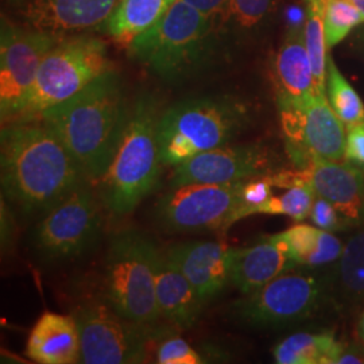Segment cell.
I'll list each match as a JSON object with an SVG mask.
<instances>
[{
    "mask_svg": "<svg viewBox=\"0 0 364 364\" xmlns=\"http://www.w3.org/2000/svg\"><path fill=\"white\" fill-rule=\"evenodd\" d=\"M0 180L6 197L27 215H43L90 181L75 156L41 120H14L0 134Z\"/></svg>",
    "mask_w": 364,
    "mask_h": 364,
    "instance_id": "cell-1",
    "label": "cell"
},
{
    "mask_svg": "<svg viewBox=\"0 0 364 364\" xmlns=\"http://www.w3.org/2000/svg\"><path fill=\"white\" fill-rule=\"evenodd\" d=\"M129 105L114 69L37 119L58 136L88 180L100 181L117 153Z\"/></svg>",
    "mask_w": 364,
    "mask_h": 364,
    "instance_id": "cell-2",
    "label": "cell"
},
{
    "mask_svg": "<svg viewBox=\"0 0 364 364\" xmlns=\"http://www.w3.org/2000/svg\"><path fill=\"white\" fill-rule=\"evenodd\" d=\"M159 100L142 93L129 105L117 153L100 178V198L115 216L129 215L156 188L161 171Z\"/></svg>",
    "mask_w": 364,
    "mask_h": 364,
    "instance_id": "cell-3",
    "label": "cell"
},
{
    "mask_svg": "<svg viewBox=\"0 0 364 364\" xmlns=\"http://www.w3.org/2000/svg\"><path fill=\"white\" fill-rule=\"evenodd\" d=\"M216 28L204 14L176 0L156 25L131 41L129 54L158 77L177 82L210 63Z\"/></svg>",
    "mask_w": 364,
    "mask_h": 364,
    "instance_id": "cell-4",
    "label": "cell"
},
{
    "mask_svg": "<svg viewBox=\"0 0 364 364\" xmlns=\"http://www.w3.org/2000/svg\"><path fill=\"white\" fill-rule=\"evenodd\" d=\"M246 122V108L230 97H196L162 112L158 129L162 165L228 144Z\"/></svg>",
    "mask_w": 364,
    "mask_h": 364,
    "instance_id": "cell-5",
    "label": "cell"
},
{
    "mask_svg": "<svg viewBox=\"0 0 364 364\" xmlns=\"http://www.w3.org/2000/svg\"><path fill=\"white\" fill-rule=\"evenodd\" d=\"M109 69L112 66L102 39L90 34L61 37L43 58L25 105L11 122L37 119Z\"/></svg>",
    "mask_w": 364,
    "mask_h": 364,
    "instance_id": "cell-6",
    "label": "cell"
},
{
    "mask_svg": "<svg viewBox=\"0 0 364 364\" xmlns=\"http://www.w3.org/2000/svg\"><path fill=\"white\" fill-rule=\"evenodd\" d=\"M158 247L146 235L123 231L115 235L105 258L107 302L123 317L153 324L161 317L156 293Z\"/></svg>",
    "mask_w": 364,
    "mask_h": 364,
    "instance_id": "cell-7",
    "label": "cell"
},
{
    "mask_svg": "<svg viewBox=\"0 0 364 364\" xmlns=\"http://www.w3.org/2000/svg\"><path fill=\"white\" fill-rule=\"evenodd\" d=\"M80 333V363H144L156 333L142 324L123 317L108 304L91 301L73 314Z\"/></svg>",
    "mask_w": 364,
    "mask_h": 364,
    "instance_id": "cell-8",
    "label": "cell"
},
{
    "mask_svg": "<svg viewBox=\"0 0 364 364\" xmlns=\"http://www.w3.org/2000/svg\"><path fill=\"white\" fill-rule=\"evenodd\" d=\"M245 182L170 186L156 204V223L168 232L225 231L237 221Z\"/></svg>",
    "mask_w": 364,
    "mask_h": 364,
    "instance_id": "cell-9",
    "label": "cell"
},
{
    "mask_svg": "<svg viewBox=\"0 0 364 364\" xmlns=\"http://www.w3.org/2000/svg\"><path fill=\"white\" fill-rule=\"evenodd\" d=\"M277 103L287 154L297 169H305L316 156L344 159V123L329 105L326 95L314 93L299 100L277 99Z\"/></svg>",
    "mask_w": 364,
    "mask_h": 364,
    "instance_id": "cell-10",
    "label": "cell"
},
{
    "mask_svg": "<svg viewBox=\"0 0 364 364\" xmlns=\"http://www.w3.org/2000/svg\"><path fill=\"white\" fill-rule=\"evenodd\" d=\"M100 201L87 181L45 212L34 234L39 252L49 259H66L91 247L102 230Z\"/></svg>",
    "mask_w": 364,
    "mask_h": 364,
    "instance_id": "cell-11",
    "label": "cell"
},
{
    "mask_svg": "<svg viewBox=\"0 0 364 364\" xmlns=\"http://www.w3.org/2000/svg\"><path fill=\"white\" fill-rule=\"evenodd\" d=\"M60 38V36L37 31L3 18L0 34V115L3 123L11 122L21 112L39 66Z\"/></svg>",
    "mask_w": 364,
    "mask_h": 364,
    "instance_id": "cell-12",
    "label": "cell"
},
{
    "mask_svg": "<svg viewBox=\"0 0 364 364\" xmlns=\"http://www.w3.org/2000/svg\"><path fill=\"white\" fill-rule=\"evenodd\" d=\"M326 284L306 274L284 273L235 302V314L254 326H279L311 317L321 304Z\"/></svg>",
    "mask_w": 364,
    "mask_h": 364,
    "instance_id": "cell-13",
    "label": "cell"
},
{
    "mask_svg": "<svg viewBox=\"0 0 364 364\" xmlns=\"http://www.w3.org/2000/svg\"><path fill=\"white\" fill-rule=\"evenodd\" d=\"M266 150L254 144H224L176 165L170 186L188 183H235L269 174Z\"/></svg>",
    "mask_w": 364,
    "mask_h": 364,
    "instance_id": "cell-14",
    "label": "cell"
},
{
    "mask_svg": "<svg viewBox=\"0 0 364 364\" xmlns=\"http://www.w3.org/2000/svg\"><path fill=\"white\" fill-rule=\"evenodd\" d=\"M119 0H10L22 26L53 36H73L99 28Z\"/></svg>",
    "mask_w": 364,
    "mask_h": 364,
    "instance_id": "cell-15",
    "label": "cell"
},
{
    "mask_svg": "<svg viewBox=\"0 0 364 364\" xmlns=\"http://www.w3.org/2000/svg\"><path fill=\"white\" fill-rule=\"evenodd\" d=\"M304 171L316 196L329 201L347 227L364 225V171L360 166L316 156Z\"/></svg>",
    "mask_w": 364,
    "mask_h": 364,
    "instance_id": "cell-16",
    "label": "cell"
},
{
    "mask_svg": "<svg viewBox=\"0 0 364 364\" xmlns=\"http://www.w3.org/2000/svg\"><path fill=\"white\" fill-rule=\"evenodd\" d=\"M197 296L207 305L219 296L230 282L234 248L220 242H186L166 250Z\"/></svg>",
    "mask_w": 364,
    "mask_h": 364,
    "instance_id": "cell-17",
    "label": "cell"
},
{
    "mask_svg": "<svg viewBox=\"0 0 364 364\" xmlns=\"http://www.w3.org/2000/svg\"><path fill=\"white\" fill-rule=\"evenodd\" d=\"M156 293L161 317L181 329L195 326L205 306L181 269L159 248L156 257Z\"/></svg>",
    "mask_w": 364,
    "mask_h": 364,
    "instance_id": "cell-18",
    "label": "cell"
},
{
    "mask_svg": "<svg viewBox=\"0 0 364 364\" xmlns=\"http://www.w3.org/2000/svg\"><path fill=\"white\" fill-rule=\"evenodd\" d=\"M287 248L281 240L270 236L252 247L234 248L230 282L243 296L258 290L281 274L293 269Z\"/></svg>",
    "mask_w": 364,
    "mask_h": 364,
    "instance_id": "cell-19",
    "label": "cell"
},
{
    "mask_svg": "<svg viewBox=\"0 0 364 364\" xmlns=\"http://www.w3.org/2000/svg\"><path fill=\"white\" fill-rule=\"evenodd\" d=\"M26 355L41 364L80 363L81 344L73 316L45 312L31 328Z\"/></svg>",
    "mask_w": 364,
    "mask_h": 364,
    "instance_id": "cell-20",
    "label": "cell"
},
{
    "mask_svg": "<svg viewBox=\"0 0 364 364\" xmlns=\"http://www.w3.org/2000/svg\"><path fill=\"white\" fill-rule=\"evenodd\" d=\"M274 78L277 99L299 100L317 93L304 30L293 28L287 33L275 57Z\"/></svg>",
    "mask_w": 364,
    "mask_h": 364,
    "instance_id": "cell-21",
    "label": "cell"
},
{
    "mask_svg": "<svg viewBox=\"0 0 364 364\" xmlns=\"http://www.w3.org/2000/svg\"><path fill=\"white\" fill-rule=\"evenodd\" d=\"M176 0H119L114 11L97 30H102L117 42L130 45L132 39L165 15Z\"/></svg>",
    "mask_w": 364,
    "mask_h": 364,
    "instance_id": "cell-22",
    "label": "cell"
},
{
    "mask_svg": "<svg viewBox=\"0 0 364 364\" xmlns=\"http://www.w3.org/2000/svg\"><path fill=\"white\" fill-rule=\"evenodd\" d=\"M344 350L331 332H299L274 347V360L278 364H336Z\"/></svg>",
    "mask_w": 364,
    "mask_h": 364,
    "instance_id": "cell-23",
    "label": "cell"
},
{
    "mask_svg": "<svg viewBox=\"0 0 364 364\" xmlns=\"http://www.w3.org/2000/svg\"><path fill=\"white\" fill-rule=\"evenodd\" d=\"M304 39L312 64L314 87L317 93L326 95L328 48L324 30V0H305Z\"/></svg>",
    "mask_w": 364,
    "mask_h": 364,
    "instance_id": "cell-24",
    "label": "cell"
},
{
    "mask_svg": "<svg viewBox=\"0 0 364 364\" xmlns=\"http://www.w3.org/2000/svg\"><path fill=\"white\" fill-rule=\"evenodd\" d=\"M338 285L343 299L364 304V230L344 246L338 266Z\"/></svg>",
    "mask_w": 364,
    "mask_h": 364,
    "instance_id": "cell-25",
    "label": "cell"
},
{
    "mask_svg": "<svg viewBox=\"0 0 364 364\" xmlns=\"http://www.w3.org/2000/svg\"><path fill=\"white\" fill-rule=\"evenodd\" d=\"M326 97L347 127L364 123V105L360 96L341 75L329 55L326 60Z\"/></svg>",
    "mask_w": 364,
    "mask_h": 364,
    "instance_id": "cell-26",
    "label": "cell"
},
{
    "mask_svg": "<svg viewBox=\"0 0 364 364\" xmlns=\"http://www.w3.org/2000/svg\"><path fill=\"white\" fill-rule=\"evenodd\" d=\"M364 18L352 0H324V30L328 50L335 48Z\"/></svg>",
    "mask_w": 364,
    "mask_h": 364,
    "instance_id": "cell-27",
    "label": "cell"
},
{
    "mask_svg": "<svg viewBox=\"0 0 364 364\" xmlns=\"http://www.w3.org/2000/svg\"><path fill=\"white\" fill-rule=\"evenodd\" d=\"M316 192L309 182H302L287 188V193L272 197L262 204L257 213L266 215H287L293 220L302 221L311 215Z\"/></svg>",
    "mask_w": 364,
    "mask_h": 364,
    "instance_id": "cell-28",
    "label": "cell"
},
{
    "mask_svg": "<svg viewBox=\"0 0 364 364\" xmlns=\"http://www.w3.org/2000/svg\"><path fill=\"white\" fill-rule=\"evenodd\" d=\"M321 228H314L306 224H297L285 232L273 235L278 240H281L287 248V254L290 259L296 264H306V262L316 252L318 247V240L321 235Z\"/></svg>",
    "mask_w": 364,
    "mask_h": 364,
    "instance_id": "cell-29",
    "label": "cell"
},
{
    "mask_svg": "<svg viewBox=\"0 0 364 364\" xmlns=\"http://www.w3.org/2000/svg\"><path fill=\"white\" fill-rule=\"evenodd\" d=\"M274 0H230V10L224 26H231L240 31H250L272 13Z\"/></svg>",
    "mask_w": 364,
    "mask_h": 364,
    "instance_id": "cell-30",
    "label": "cell"
},
{
    "mask_svg": "<svg viewBox=\"0 0 364 364\" xmlns=\"http://www.w3.org/2000/svg\"><path fill=\"white\" fill-rule=\"evenodd\" d=\"M273 186L272 174H266L245 182L242 191V205L237 212V221L246 219L251 215H257V210L260 205L273 197Z\"/></svg>",
    "mask_w": 364,
    "mask_h": 364,
    "instance_id": "cell-31",
    "label": "cell"
},
{
    "mask_svg": "<svg viewBox=\"0 0 364 364\" xmlns=\"http://www.w3.org/2000/svg\"><path fill=\"white\" fill-rule=\"evenodd\" d=\"M156 360L159 364H198L204 362L201 355L178 336H168L162 340L156 348Z\"/></svg>",
    "mask_w": 364,
    "mask_h": 364,
    "instance_id": "cell-32",
    "label": "cell"
},
{
    "mask_svg": "<svg viewBox=\"0 0 364 364\" xmlns=\"http://www.w3.org/2000/svg\"><path fill=\"white\" fill-rule=\"evenodd\" d=\"M311 219L313 223L328 232H335V231H343L347 227V224L341 219L340 213L336 208L326 201V198L316 196V200L313 203L312 210H311Z\"/></svg>",
    "mask_w": 364,
    "mask_h": 364,
    "instance_id": "cell-33",
    "label": "cell"
},
{
    "mask_svg": "<svg viewBox=\"0 0 364 364\" xmlns=\"http://www.w3.org/2000/svg\"><path fill=\"white\" fill-rule=\"evenodd\" d=\"M344 247L338 237L335 235H332V232H328L323 230L320 235V240H318V247L309 258V260L306 262L305 266L317 267V266H323L326 263L340 259Z\"/></svg>",
    "mask_w": 364,
    "mask_h": 364,
    "instance_id": "cell-34",
    "label": "cell"
},
{
    "mask_svg": "<svg viewBox=\"0 0 364 364\" xmlns=\"http://www.w3.org/2000/svg\"><path fill=\"white\" fill-rule=\"evenodd\" d=\"M197 11L204 14L218 27L224 26L227 22L230 0H183Z\"/></svg>",
    "mask_w": 364,
    "mask_h": 364,
    "instance_id": "cell-35",
    "label": "cell"
},
{
    "mask_svg": "<svg viewBox=\"0 0 364 364\" xmlns=\"http://www.w3.org/2000/svg\"><path fill=\"white\" fill-rule=\"evenodd\" d=\"M344 159L356 166H364V123L348 127Z\"/></svg>",
    "mask_w": 364,
    "mask_h": 364,
    "instance_id": "cell-36",
    "label": "cell"
},
{
    "mask_svg": "<svg viewBox=\"0 0 364 364\" xmlns=\"http://www.w3.org/2000/svg\"><path fill=\"white\" fill-rule=\"evenodd\" d=\"M358 331H359V336H360V338L363 340L364 343V313L362 314L360 320H359V326H358Z\"/></svg>",
    "mask_w": 364,
    "mask_h": 364,
    "instance_id": "cell-37",
    "label": "cell"
},
{
    "mask_svg": "<svg viewBox=\"0 0 364 364\" xmlns=\"http://www.w3.org/2000/svg\"><path fill=\"white\" fill-rule=\"evenodd\" d=\"M355 4H356V7L359 9V11L362 13L364 18V0H352Z\"/></svg>",
    "mask_w": 364,
    "mask_h": 364,
    "instance_id": "cell-38",
    "label": "cell"
}]
</instances>
